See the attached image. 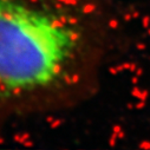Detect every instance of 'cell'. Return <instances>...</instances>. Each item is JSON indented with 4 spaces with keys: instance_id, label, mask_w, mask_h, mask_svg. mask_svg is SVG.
<instances>
[{
    "instance_id": "obj_1",
    "label": "cell",
    "mask_w": 150,
    "mask_h": 150,
    "mask_svg": "<svg viewBox=\"0 0 150 150\" xmlns=\"http://www.w3.org/2000/svg\"><path fill=\"white\" fill-rule=\"evenodd\" d=\"M81 43L79 28L65 16L27 0H0V98L54 86Z\"/></svg>"
}]
</instances>
